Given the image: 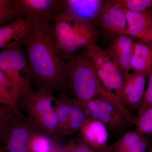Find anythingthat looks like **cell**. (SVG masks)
<instances>
[{
    "label": "cell",
    "mask_w": 152,
    "mask_h": 152,
    "mask_svg": "<svg viewBox=\"0 0 152 152\" xmlns=\"http://www.w3.org/2000/svg\"><path fill=\"white\" fill-rule=\"evenodd\" d=\"M53 21L33 23L23 45L32 81L38 90L54 92L66 85V59L57 48L53 38Z\"/></svg>",
    "instance_id": "obj_1"
},
{
    "label": "cell",
    "mask_w": 152,
    "mask_h": 152,
    "mask_svg": "<svg viewBox=\"0 0 152 152\" xmlns=\"http://www.w3.org/2000/svg\"><path fill=\"white\" fill-rule=\"evenodd\" d=\"M66 85L80 102L96 98L112 101L116 97L101 83L87 49L66 59Z\"/></svg>",
    "instance_id": "obj_2"
},
{
    "label": "cell",
    "mask_w": 152,
    "mask_h": 152,
    "mask_svg": "<svg viewBox=\"0 0 152 152\" xmlns=\"http://www.w3.org/2000/svg\"><path fill=\"white\" fill-rule=\"evenodd\" d=\"M53 94L43 90H33L20 100L29 122L50 138L58 137V119L53 105L56 99Z\"/></svg>",
    "instance_id": "obj_3"
},
{
    "label": "cell",
    "mask_w": 152,
    "mask_h": 152,
    "mask_svg": "<svg viewBox=\"0 0 152 152\" xmlns=\"http://www.w3.org/2000/svg\"><path fill=\"white\" fill-rule=\"evenodd\" d=\"M0 70L18 88L23 96L33 91L29 64L21 46L0 52Z\"/></svg>",
    "instance_id": "obj_4"
},
{
    "label": "cell",
    "mask_w": 152,
    "mask_h": 152,
    "mask_svg": "<svg viewBox=\"0 0 152 152\" xmlns=\"http://www.w3.org/2000/svg\"><path fill=\"white\" fill-rule=\"evenodd\" d=\"M87 49L102 84L119 97L124 84V77L116 65L107 50H103L96 44Z\"/></svg>",
    "instance_id": "obj_5"
},
{
    "label": "cell",
    "mask_w": 152,
    "mask_h": 152,
    "mask_svg": "<svg viewBox=\"0 0 152 152\" xmlns=\"http://www.w3.org/2000/svg\"><path fill=\"white\" fill-rule=\"evenodd\" d=\"M38 132L28 120L22 116L18 117L4 126L0 134V140L4 143L7 152H29V139Z\"/></svg>",
    "instance_id": "obj_6"
},
{
    "label": "cell",
    "mask_w": 152,
    "mask_h": 152,
    "mask_svg": "<svg viewBox=\"0 0 152 152\" xmlns=\"http://www.w3.org/2000/svg\"><path fill=\"white\" fill-rule=\"evenodd\" d=\"M18 17L31 19L32 23L53 20L61 11L62 1L13 0Z\"/></svg>",
    "instance_id": "obj_7"
},
{
    "label": "cell",
    "mask_w": 152,
    "mask_h": 152,
    "mask_svg": "<svg viewBox=\"0 0 152 152\" xmlns=\"http://www.w3.org/2000/svg\"><path fill=\"white\" fill-rule=\"evenodd\" d=\"M95 22L107 34L114 38L124 35L127 28L124 10L112 1H104Z\"/></svg>",
    "instance_id": "obj_8"
},
{
    "label": "cell",
    "mask_w": 152,
    "mask_h": 152,
    "mask_svg": "<svg viewBox=\"0 0 152 152\" xmlns=\"http://www.w3.org/2000/svg\"><path fill=\"white\" fill-rule=\"evenodd\" d=\"M147 76L134 72L124 76L120 99L130 111L137 110L141 105L146 89Z\"/></svg>",
    "instance_id": "obj_9"
},
{
    "label": "cell",
    "mask_w": 152,
    "mask_h": 152,
    "mask_svg": "<svg viewBox=\"0 0 152 152\" xmlns=\"http://www.w3.org/2000/svg\"><path fill=\"white\" fill-rule=\"evenodd\" d=\"M32 26L30 18L18 17L10 23L1 27L0 49L5 50L23 45Z\"/></svg>",
    "instance_id": "obj_10"
},
{
    "label": "cell",
    "mask_w": 152,
    "mask_h": 152,
    "mask_svg": "<svg viewBox=\"0 0 152 152\" xmlns=\"http://www.w3.org/2000/svg\"><path fill=\"white\" fill-rule=\"evenodd\" d=\"M104 3V1L101 0L62 1L61 12L76 20L93 24L96 21Z\"/></svg>",
    "instance_id": "obj_11"
},
{
    "label": "cell",
    "mask_w": 152,
    "mask_h": 152,
    "mask_svg": "<svg viewBox=\"0 0 152 152\" xmlns=\"http://www.w3.org/2000/svg\"><path fill=\"white\" fill-rule=\"evenodd\" d=\"M134 42L129 36L121 35L114 38L107 50L110 56L124 76L130 72Z\"/></svg>",
    "instance_id": "obj_12"
},
{
    "label": "cell",
    "mask_w": 152,
    "mask_h": 152,
    "mask_svg": "<svg viewBox=\"0 0 152 152\" xmlns=\"http://www.w3.org/2000/svg\"><path fill=\"white\" fill-rule=\"evenodd\" d=\"M52 32L57 48L66 59L79 50L62 13L53 20Z\"/></svg>",
    "instance_id": "obj_13"
},
{
    "label": "cell",
    "mask_w": 152,
    "mask_h": 152,
    "mask_svg": "<svg viewBox=\"0 0 152 152\" xmlns=\"http://www.w3.org/2000/svg\"><path fill=\"white\" fill-rule=\"evenodd\" d=\"M81 139L89 146L96 149H103L107 147L109 139L107 127L94 119H88L80 131Z\"/></svg>",
    "instance_id": "obj_14"
},
{
    "label": "cell",
    "mask_w": 152,
    "mask_h": 152,
    "mask_svg": "<svg viewBox=\"0 0 152 152\" xmlns=\"http://www.w3.org/2000/svg\"><path fill=\"white\" fill-rule=\"evenodd\" d=\"M61 12L69 26L79 50L87 49L95 44L98 31L93 24L81 21L64 12Z\"/></svg>",
    "instance_id": "obj_15"
},
{
    "label": "cell",
    "mask_w": 152,
    "mask_h": 152,
    "mask_svg": "<svg viewBox=\"0 0 152 152\" xmlns=\"http://www.w3.org/2000/svg\"><path fill=\"white\" fill-rule=\"evenodd\" d=\"M124 10L127 23L124 35L137 38L145 31L152 28V9L140 12Z\"/></svg>",
    "instance_id": "obj_16"
},
{
    "label": "cell",
    "mask_w": 152,
    "mask_h": 152,
    "mask_svg": "<svg viewBox=\"0 0 152 152\" xmlns=\"http://www.w3.org/2000/svg\"><path fill=\"white\" fill-rule=\"evenodd\" d=\"M131 69L148 77L152 71V49L142 42H134Z\"/></svg>",
    "instance_id": "obj_17"
},
{
    "label": "cell",
    "mask_w": 152,
    "mask_h": 152,
    "mask_svg": "<svg viewBox=\"0 0 152 152\" xmlns=\"http://www.w3.org/2000/svg\"><path fill=\"white\" fill-rule=\"evenodd\" d=\"M73 100V99L64 94L60 95L55 100L53 107L58 119V137L66 135L69 117Z\"/></svg>",
    "instance_id": "obj_18"
},
{
    "label": "cell",
    "mask_w": 152,
    "mask_h": 152,
    "mask_svg": "<svg viewBox=\"0 0 152 152\" xmlns=\"http://www.w3.org/2000/svg\"><path fill=\"white\" fill-rule=\"evenodd\" d=\"M23 97L18 88L0 70V99L3 103L18 110V103Z\"/></svg>",
    "instance_id": "obj_19"
},
{
    "label": "cell",
    "mask_w": 152,
    "mask_h": 152,
    "mask_svg": "<svg viewBox=\"0 0 152 152\" xmlns=\"http://www.w3.org/2000/svg\"><path fill=\"white\" fill-rule=\"evenodd\" d=\"M80 103L90 118L99 121L112 130L118 131L123 129V127L107 113L101 108L93 100Z\"/></svg>",
    "instance_id": "obj_20"
},
{
    "label": "cell",
    "mask_w": 152,
    "mask_h": 152,
    "mask_svg": "<svg viewBox=\"0 0 152 152\" xmlns=\"http://www.w3.org/2000/svg\"><path fill=\"white\" fill-rule=\"evenodd\" d=\"M89 118L81 103L77 99H74L69 117L66 135L72 134L80 130Z\"/></svg>",
    "instance_id": "obj_21"
},
{
    "label": "cell",
    "mask_w": 152,
    "mask_h": 152,
    "mask_svg": "<svg viewBox=\"0 0 152 152\" xmlns=\"http://www.w3.org/2000/svg\"><path fill=\"white\" fill-rule=\"evenodd\" d=\"M151 143L146 136L140 140L133 136H125L118 142L114 152H147Z\"/></svg>",
    "instance_id": "obj_22"
},
{
    "label": "cell",
    "mask_w": 152,
    "mask_h": 152,
    "mask_svg": "<svg viewBox=\"0 0 152 152\" xmlns=\"http://www.w3.org/2000/svg\"><path fill=\"white\" fill-rule=\"evenodd\" d=\"M28 148L29 152H54L50 138L39 132L31 137Z\"/></svg>",
    "instance_id": "obj_23"
},
{
    "label": "cell",
    "mask_w": 152,
    "mask_h": 152,
    "mask_svg": "<svg viewBox=\"0 0 152 152\" xmlns=\"http://www.w3.org/2000/svg\"><path fill=\"white\" fill-rule=\"evenodd\" d=\"M134 125L137 132L144 135L152 137V107L137 116Z\"/></svg>",
    "instance_id": "obj_24"
},
{
    "label": "cell",
    "mask_w": 152,
    "mask_h": 152,
    "mask_svg": "<svg viewBox=\"0 0 152 152\" xmlns=\"http://www.w3.org/2000/svg\"><path fill=\"white\" fill-rule=\"evenodd\" d=\"M110 146H108L103 149H96L89 146L81 139H74L71 140L60 152H109Z\"/></svg>",
    "instance_id": "obj_25"
},
{
    "label": "cell",
    "mask_w": 152,
    "mask_h": 152,
    "mask_svg": "<svg viewBox=\"0 0 152 152\" xmlns=\"http://www.w3.org/2000/svg\"><path fill=\"white\" fill-rule=\"evenodd\" d=\"M113 2L124 10L143 11L152 9V0H112Z\"/></svg>",
    "instance_id": "obj_26"
},
{
    "label": "cell",
    "mask_w": 152,
    "mask_h": 152,
    "mask_svg": "<svg viewBox=\"0 0 152 152\" xmlns=\"http://www.w3.org/2000/svg\"><path fill=\"white\" fill-rule=\"evenodd\" d=\"M22 116L19 110L6 105L0 104V124L5 125L11 120Z\"/></svg>",
    "instance_id": "obj_27"
},
{
    "label": "cell",
    "mask_w": 152,
    "mask_h": 152,
    "mask_svg": "<svg viewBox=\"0 0 152 152\" xmlns=\"http://www.w3.org/2000/svg\"><path fill=\"white\" fill-rule=\"evenodd\" d=\"M148 78V81L142 102L138 111V116L147 109L152 107V71Z\"/></svg>",
    "instance_id": "obj_28"
},
{
    "label": "cell",
    "mask_w": 152,
    "mask_h": 152,
    "mask_svg": "<svg viewBox=\"0 0 152 152\" xmlns=\"http://www.w3.org/2000/svg\"><path fill=\"white\" fill-rule=\"evenodd\" d=\"M18 18L13 6L0 9V27Z\"/></svg>",
    "instance_id": "obj_29"
},
{
    "label": "cell",
    "mask_w": 152,
    "mask_h": 152,
    "mask_svg": "<svg viewBox=\"0 0 152 152\" xmlns=\"http://www.w3.org/2000/svg\"><path fill=\"white\" fill-rule=\"evenodd\" d=\"M142 42L152 49V28L145 31L137 37Z\"/></svg>",
    "instance_id": "obj_30"
},
{
    "label": "cell",
    "mask_w": 152,
    "mask_h": 152,
    "mask_svg": "<svg viewBox=\"0 0 152 152\" xmlns=\"http://www.w3.org/2000/svg\"><path fill=\"white\" fill-rule=\"evenodd\" d=\"M13 0H0V9L12 6Z\"/></svg>",
    "instance_id": "obj_31"
},
{
    "label": "cell",
    "mask_w": 152,
    "mask_h": 152,
    "mask_svg": "<svg viewBox=\"0 0 152 152\" xmlns=\"http://www.w3.org/2000/svg\"><path fill=\"white\" fill-rule=\"evenodd\" d=\"M147 152H152V144L151 143L149 147L148 148Z\"/></svg>",
    "instance_id": "obj_32"
},
{
    "label": "cell",
    "mask_w": 152,
    "mask_h": 152,
    "mask_svg": "<svg viewBox=\"0 0 152 152\" xmlns=\"http://www.w3.org/2000/svg\"><path fill=\"white\" fill-rule=\"evenodd\" d=\"M4 126V125L0 124V134H1V132Z\"/></svg>",
    "instance_id": "obj_33"
},
{
    "label": "cell",
    "mask_w": 152,
    "mask_h": 152,
    "mask_svg": "<svg viewBox=\"0 0 152 152\" xmlns=\"http://www.w3.org/2000/svg\"><path fill=\"white\" fill-rule=\"evenodd\" d=\"M0 104H3V105H4V104L1 101V100L0 99Z\"/></svg>",
    "instance_id": "obj_34"
},
{
    "label": "cell",
    "mask_w": 152,
    "mask_h": 152,
    "mask_svg": "<svg viewBox=\"0 0 152 152\" xmlns=\"http://www.w3.org/2000/svg\"><path fill=\"white\" fill-rule=\"evenodd\" d=\"M0 152H7V151H2V150H1V151H0Z\"/></svg>",
    "instance_id": "obj_35"
},
{
    "label": "cell",
    "mask_w": 152,
    "mask_h": 152,
    "mask_svg": "<svg viewBox=\"0 0 152 152\" xmlns=\"http://www.w3.org/2000/svg\"><path fill=\"white\" fill-rule=\"evenodd\" d=\"M0 151H1V150H0Z\"/></svg>",
    "instance_id": "obj_36"
}]
</instances>
